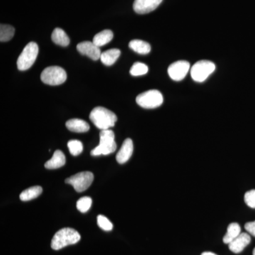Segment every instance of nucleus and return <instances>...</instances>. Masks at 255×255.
<instances>
[{
  "label": "nucleus",
  "mask_w": 255,
  "mask_h": 255,
  "mask_svg": "<svg viewBox=\"0 0 255 255\" xmlns=\"http://www.w3.org/2000/svg\"><path fill=\"white\" fill-rule=\"evenodd\" d=\"M68 147L70 154L73 156H78L83 151V145L80 140H70L68 143Z\"/></svg>",
  "instance_id": "nucleus-24"
},
{
  "label": "nucleus",
  "mask_w": 255,
  "mask_h": 255,
  "mask_svg": "<svg viewBox=\"0 0 255 255\" xmlns=\"http://www.w3.org/2000/svg\"><path fill=\"white\" fill-rule=\"evenodd\" d=\"M114 33L111 30L107 29L96 34L93 38V43L98 47L103 46L113 39Z\"/></svg>",
  "instance_id": "nucleus-19"
},
{
  "label": "nucleus",
  "mask_w": 255,
  "mask_h": 255,
  "mask_svg": "<svg viewBox=\"0 0 255 255\" xmlns=\"http://www.w3.org/2000/svg\"><path fill=\"white\" fill-rule=\"evenodd\" d=\"M147 72H148V67L145 64L140 62L134 63L130 70V75L135 77L145 75Z\"/></svg>",
  "instance_id": "nucleus-23"
},
{
  "label": "nucleus",
  "mask_w": 255,
  "mask_h": 255,
  "mask_svg": "<svg viewBox=\"0 0 255 255\" xmlns=\"http://www.w3.org/2000/svg\"><path fill=\"white\" fill-rule=\"evenodd\" d=\"M190 70V64L185 60H179L169 65L168 74L174 81H181L187 76Z\"/></svg>",
  "instance_id": "nucleus-9"
},
{
  "label": "nucleus",
  "mask_w": 255,
  "mask_h": 255,
  "mask_svg": "<svg viewBox=\"0 0 255 255\" xmlns=\"http://www.w3.org/2000/svg\"><path fill=\"white\" fill-rule=\"evenodd\" d=\"M241 233V228L237 223H232L228 226L227 233L223 237V243L225 244H230Z\"/></svg>",
  "instance_id": "nucleus-20"
},
{
  "label": "nucleus",
  "mask_w": 255,
  "mask_h": 255,
  "mask_svg": "<svg viewBox=\"0 0 255 255\" xmlns=\"http://www.w3.org/2000/svg\"><path fill=\"white\" fill-rule=\"evenodd\" d=\"M77 49L82 55H87L93 60L100 59L102 55L100 47L96 46L93 42H82L77 46Z\"/></svg>",
  "instance_id": "nucleus-11"
},
{
  "label": "nucleus",
  "mask_w": 255,
  "mask_h": 255,
  "mask_svg": "<svg viewBox=\"0 0 255 255\" xmlns=\"http://www.w3.org/2000/svg\"><path fill=\"white\" fill-rule=\"evenodd\" d=\"M115 135L110 129L102 130L100 132V145L91 151L92 156L107 155L113 153L117 150Z\"/></svg>",
  "instance_id": "nucleus-3"
},
{
  "label": "nucleus",
  "mask_w": 255,
  "mask_h": 255,
  "mask_svg": "<svg viewBox=\"0 0 255 255\" xmlns=\"http://www.w3.org/2000/svg\"><path fill=\"white\" fill-rule=\"evenodd\" d=\"M136 102L142 108L155 109L163 103V96L158 90H148L137 96Z\"/></svg>",
  "instance_id": "nucleus-7"
},
{
  "label": "nucleus",
  "mask_w": 255,
  "mask_h": 255,
  "mask_svg": "<svg viewBox=\"0 0 255 255\" xmlns=\"http://www.w3.org/2000/svg\"><path fill=\"white\" fill-rule=\"evenodd\" d=\"M253 255H255V248L254 249V251H253Z\"/></svg>",
  "instance_id": "nucleus-30"
},
{
  "label": "nucleus",
  "mask_w": 255,
  "mask_h": 255,
  "mask_svg": "<svg viewBox=\"0 0 255 255\" xmlns=\"http://www.w3.org/2000/svg\"><path fill=\"white\" fill-rule=\"evenodd\" d=\"M90 119L96 127L102 130L114 127L117 122V115L102 107H95L90 114Z\"/></svg>",
  "instance_id": "nucleus-1"
},
{
  "label": "nucleus",
  "mask_w": 255,
  "mask_h": 255,
  "mask_svg": "<svg viewBox=\"0 0 255 255\" xmlns=\"http://www.w3.org/2000/svg\"><path fill=\"white\" fill-rule=\"evenodd\" d=\"M38 54V46L35 42H30L23 48L22 53L18 56L17 60L18 69L21 71L31 68L36 61Z\"/></svg>",
  "instance_id": "nucleus-4"
},
{
  "label": "nucleus",
  "mask_w": 255,
  "mask_h": 255,
  "mask_svg": "<svg viewBox=\"0 0 255 255\" xmlns=\"http://www.w3.org/2000/svg\"><path fill=\"white\" fill-rule=\"evenodd\" d=\"M97 224L100 228L105 231H111L113 229V224L105 216L100 215L97 217Z\"/></svg>",
  "instance_id": "nucleus-26"
},
{
  "label": "nucleus",
  "mask_w": 255,
  "mask_h": 255,
  "mask_svg": "<svg viewBox=\"0 0 255 255\" xmlns=\"http://www.w3.org/2000/svg\"><path fill=\"white\" fill-rule=\"evenodd\" d=\"M94 181V174L91 172H82L65 179V183L73 186L78 192H82L91 186Z\"/></svg>",
  "instance_id": "nucleus-8"
},
{
  "label": "nucleus",
  "mask_w": 255,
  "mask_h": 255,
  "mask_svg": "<svg viewBox=\"0 0 255 255\" xmlns=\"http://www.w3.org/2000/svg\"><path fill=\"white\" fill-rule=\"evenodd\" d=\"M66 127L70 131L85 132L90 130V125L85 121L79 119H73L66 122Z\"/></svg>",
  "instance_id": "nucleus-15"
},
{
  "label": "nucleus",
  "mask_w": 255,
  "mask_h": 255,
  "mask_svg": "<svg viewBox=\"0 0 255 255\" xmlns=\"http://www.w3.org/2000/svg\"><path fill=\"white\" fill-rule=\"evenodd\" d=\"M251 236L248 233H241L236 239L228 244V248L233 253L238 254L244 251L245 248L251 243Z\"/></svg>",
  "instance_id": "nucleus-12"
},
{
  "label": "nucleus",
  "mask_w": 255,
  "mask_h": 255,
  "mask_svg": "<svg viewBox=\"0 0 255 255\" xmlns=\"http://www.w3.org/2000/svg\"><path fill=\"white\" fill-rule=\"evenodd\" d=\"M245 202L252 209H255V189L247 191L245 194Z\"/></svg>",
  "instance_id": "nucleus-27"
},
{
  "label": "nucleus",
  "mask_w": 255,
  "mask_h": 255,
  "mask_svg": "<svg viewBox=\"0 0 255 255\" xmlns=\"http://www.w3.org/2000/svg\"><path fill=\"white\" fill-rule=\"evenodd\" d=\"M52 41L54 42L55 44L61 46H68L70 44V38L67 33L62 28H56L53 31L51 36Z\"/></svg>",
  "instance_id": "nucleus-17"
},
{
  "label": "nucleus",
  "mask_w": 255,
  "mask_h": 255,
  "mask_svg": "<svg viewBox=\"0 0 255 255\" xmlns=\"http://www.w3.org/2000/svg\"><path fill=\"white\" fill-rule=\"evenodd\" d=\"M133 152V143L131 139L127 138L124 140L122 147L117 155V160L119 164H124L130 158Z\"/></svg>",
  "instance_id": "nucleus-13"
},
{
  "label": "nucleus",
  "mask_w": 255,
  "mask_h": 255,
  "mask_svg": "<svg viewBox=\"0 0 255 255\" xmlns=\"http://www.w3.org/2000/svg\"><path fill=\"white\" fill-rule=\"evenodd\" d=\"M66 158L61 150H56L53 153V157L49 160L47 161L45 164V167L48 169H55L60 168L65 165Z\"/></svg>",
  "instance_id": "nucleus-14"
},
{
  "label": "nucleus",
  "mask_w": 255,
  "mask_h": 255,
  "mask_svg": "<svg viewBox=\"0 0 255 255\" xmlns=\"http://www.w3.org/2000/svg\"><path fill=\"white\" fill-rule=\"evenodd\" d=\"M92 200L91 198L88 196L80 198L77 202V208L80 212L86 213L91 207Z\"/></svg>",
  "instance_id": "nucleus-25"
},
{
  "label": "nucleus",
  "mask_w": 255,
  "mask_h": 255,
  "mask_svg": "<svg viewBox=\"0 0 255 255\" xmlns=\"http://www.w3.org/2000/svg\"><path fill=\"white\" fill-rule=\"evenodd\" d=\"M43 189L40 186H34L23 191L20 194L19 197L22 201H28L32 199H36L38 196L41 195Z\"/></svg>",
  "instance_id": "nucleus-21"
},
{
  "label": "nucleus",
  "mask_w": 255,
  "mask_h": 255,
  "mask_svg": "<svg viewBox=\"0 0 255 255\" xmlns=\"http://www.w3.org/2000/svg\"><path fill=\"white\" fill-rule=\"evenodd\" d=\"M245 228H246L247 232L255 237V221L247 223L245 225Z\"/></svg>",
  "instance_id": "nucleus-28"
},
{
  "label": "nucleus",
  "mask_w": 255,
  "mask_h": 255,
  "mask_svg": "<svg viewBox=\"0 0 255 255\" xmlns=\"http://www.w3.org/2000/svg\"><path fill=\"white\" fill-rule=\"evenodd\" d=\"M216 70V65L209 60H200L191 68V78L194 81L203 82L209 78Z\"/></svg>",
  "instance_id": "nucleus-6"
},
{
  "label": "nucleus",
  "mask_w": 255,
  "mask_h": 255,
  "mask_svg": "<svg viewBox=\"0 0 255 255\" xmlns=\"http://www.w3.org/2000/svg\"><path fill=\"white\" fill-rule=\"evenodd\" d=\"M120 55V50L114 48V49L108 50L102 53L101 55L100 60L102 63L105 64L107 66H111L118 60Z\"/></svg>",
  "instance_id": "nucleus-16"
},
{
  "label": "nucleus",
  "mask_w": 255,
  "mask_h": 255,
  "mask_svg": "<svg viewBox=\"0 0 255 255\" xmlns=\"http://www.w3.org/2000/svg\"><path fill=\"white\" fill-rule=\"evenodd\" d=\"M15 29L13 26L7 24H2L0 26V41L6 42L9 41L14 35Z\"/></svg>",
  "instance_id": "nucleus-22"
},
{
  "label": "nucleus",
  "mask_w": 255,
  "mask_h": 255,
  "mask_svg": "<svg viewBox=\"0 0 255 255\" xmlns=\"http://www.w3.org/2000/svg\"><path fill=\"white\" fill-rule=\"evenodd\" d=\"M162 1L163 0H135L132 6L137 14H145L154 11Z\"/></svg>",
  "instance_id": "nucleus-10"
},
{
  "label": "nucleus",
  "mask_w": 255,
  "mask_h": 255,
  "mask_svg": "<svg viewBox=\"0 0 255 255\" xmlns=\"http://www.w3.org/2000/svg\"><path fill=\"white\" fill-rule=\"evenodd\" d=\"M129 48L140 55H147L151 50L150 45L141 40H132L129 43Z\"/></svg>",
  "instance_id": "nucleus-18"
},
{
  "label": "nucleus",
  "mask_w": 255,
  "mask_h": 255,
  "mask_svg": "<svg viewBox=\"0 0 255 255\" xmlns=\"http://www.w3.org/2000/svg\"><path fill=\"white\" fill-rule=\"evenodd\" d=\"M81 236L73 228H65L55 233L51 241V248L54 251H59L65 247L76 244Z\"/></svg>",
  "instance_id": "nucleus-2"
},
{
  "label": "nucleus",
  "mask_w": 255,
  "mask_h": 255,
  "mask_svg": "<svg viewBox=\"0 0 255 255\" xmlns=\"http://www.w3.org/2000/svg\"><path fill=\"white\" fill-rule=\"evenodd\" d=\"M41 80L46 85H60L66 81L67 73L61 67H48L42 72Z\"/></svg>",
  "instance_id": "nucleus-5"
},
{
  "label": "nucleus",
  "mask_w": 255,
  "mask_h": 255,
  "mask_svg": "<svg viewBox=\"0 0 255 255\" xmlns=\"http://www.w3.org/2000/svg\"><path fill=\"white\" fill-rule=\"evenodd\" d=\"M201 255H217L215 254L214 253H211V252H204Z\"/></svg>",
  "instance_id": "nucleus-29"
}]
</instances>
